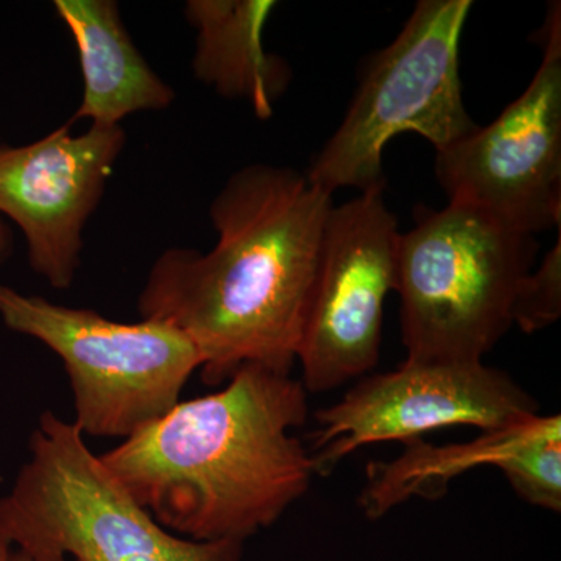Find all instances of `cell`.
<instances>
[{"instance_id": "obj_1", "label": "cell", "mask_w": 561, "mask_h": 561, "mask_svg": "<svg viewBox=\"0 0 561 561\" xmlns=\"http://www.w3.org/2000/svg\"><path fill=\"white\" fill-rule=\"evenodd\" d=\"M332 206V195L294 169H241L210 205L214 249L158 256L139 294L140 319L171 323L195 343L206 386L245 365L290 375Z\"/></svg>"}, {"instance_id": "obj_2", "label": "cell", "mask_w": 561, "mask_h": 561, "mask_svg": "<svg viewBox=\"0 0 561 561\" xmlns=\"http://www.w3.org/2000/svg\"><path fill=\"white\" fill-rule=\"evenodd\" d=\"M308 391L290 375L245 365L228 386L172 411L102 454V463L172 534L239 541L278 522L316 474L291 431Z\"/></svg>"}, {"instance_id": "obj_3", "label": "cell", "mask_w": 561, "mask_h": 561, "mask_svg": "<svg viewBox=\"0 0 561 561\" xmlns=\"http://www.w3.org/2000/svg\"><path fill=\"white\" fill-rule=\"evenodd\" d=\"M31 454L0 500V530L33 561H241L243 542L192 541L162 527L73 421L44 412Z\"/></svg>"}, {"instance_id": "obj_4", "label": "cell", "mask_w": 561, "mask_h": 561, "mask_svg": "<svg viewBox=\"0 0 561 561\" xmlns=\"http://www.w3.org/2000/svg\"><path fill=\"white\" fill-rule=\"evenodd\" d=\"M534 236L481 209L420 208L400 232L397 287L411 359L482 362L512 327V305L534 262Z\"/></svg>"}, {"instance_id": "obj_5", "label": "cell", "mask_w": 561, "mask_h": 561, "mask_svg": "<svg viewBox=\"0 0 561 561\" xmlns=\"http://www.w3.org/2000/svg\"><path fill=\"white\" fill-rule=\"evenodd\" d=\"M471 0H421L400 35L368 65L341 127L306 173L327 194L383 187L391 139L415 133L440 151L474 130L460 81Z\"/></svg>"}, {"instance_id": "obj_6", "label": "cell", "mask_w": 561, "mask_h": 561, "mask_svg": "<svg viewBox=\"0 0 561 561\" xmlns=\"http://www.w3.org/2000/svg\"><path fill=\"white\" fill-rule=\"evenodd\" d=\"M0 319L60 357L72 387L73 424L91 437L125 440L160 420L203 364L195 343L171 323H121L9 286H0Z\"/></svg>"}, {"instance_id": "obj_7", "label": "cell", "mask_w": 561, "mask_h": 561, "mask_svg": "<svg viewBox=\"0 0 561 561\" xmlns=\"http://www.w3.org/2000/svg\"><path fill=\"white\" fill-rule=\"evenodd\" d=\"M545 54L526 91L486 127L437 151L449 203L481 209L522 234L561 224V16L549 10Z\"/></svg>"}, {"instance_id": "obj_8", "label": "cell", "mask_w": 561, "mask_h": 561, "mask_svg": "<svg viewBox=\"0 0 561 561\" xmlns=\"http://www.w3.org/2000/svg\"><path fill=\"white\" fill-rule=\"evenodd\" d=\"M538 415V402L507 373L483 362L411 359L364 379L337 404L316 413V474L362 446L421 440L443 427L496 431Z\"/></svg>"}, {"instance_id": "obj_9", "label": "cell", "mask_w": 561, "mask_h": 561, "mask_svg": "<svg viewBox=\"0 0 561 561\" xmlns=\"http://www.w3.org/2000/svg\"><path fill=\"white\" fill-rule=\"evenodd\" d=\"M398 238L383 187L332 206L297 357L306 391L337 389L378 364L383 305L397 287Z\"/></svg>"}, {"instance_id": "obj_10", "label": "cell", "mask_w": 561, "mask_h": 561, "mask_svg": "<svg viewBox=\"0 0 561 561\" xmlns=\"http://www.w3.org/2000/svg\"><path fill=\"white\" fill-rule=\"evenodd\" d=\"M70 124L21 147L0 146V214L20 227L32 271L69 289L80 267L83 231L125 147L121 125Z\"/></svg>"}, {"instance_id": "obj_11", "label": "cell", "mask_w": 561, "mask_h": 561, "mask_svg": "<svg viewBox=\"0 0 561 561\" xmlns=\"http://www.w3.org/2000/svg\"><path fill=\"white\" fill-rule=\"evenodd\" d=\"M397 460L370 467L360 496L367 516L379 518L413 496H440L454 478L476 467H496L513 490L546 511H561V419L535 415L456 445L405 443Z\"/></svg>"}, {"instance_id": "obj_12", "label": "cell", "mask_w": 561, "mask_h": 561, "mask_svg": "<svg viewBox=\"0 0 561 561\" xmlns=\"http://www.w3.org/2000/svg\"><path fill=\"white\" fill-rule=\"evenodd\" d=\"M55 11L76 41L83 99L70 122L116 127L140 111L168 110L175 91L150 68L113 0H55Z\"/></svg>"}, {"instance_id": "obj_13", "label": "cell", "mask_w": 561, "mask_h": 561, "mask_svg": "<svg viewBox=\"0 0 561 561\" xmlns=\"http://www.w3.org/2000/svg\"><path fill=\"white\" fill-rule=\"evenodd\" d=\"M278 3L272 0H191L187 21L197 31L192 70L221 98L249 102L260 119L286 92L291 69L265 50V24Z\"/></svg>"}, {"instance_id": "obj_14", "label": "cell", "mask_w": 561, "mask_h": 561, "mask_svg": "<svg viewBox=\"0 0 561 561\" xmlns=\"http://www.w3.org/2000/svg\"><path fill=\"white\" fill-rule=\"evenodd\" d=\"M561 316V227L540 267L524 276L512 305V323L526 334L551 327Z\"/></svg>"}, {"instance_id": "obj_15", "label": "cell", "mask_w": 561, "mask_h": 561, "mask_svg": "<svg viewBox=\"0 0 561 561\" xmlns=\"http://www.w3.org/2000/svg\"><path fill=\"white\" fill-rule=\"evenodd\" d=\"M10 250V234L9 231H7L5 225L0 220V264L9 257Z\"/></svg>"}, {"instance_id": "obj_16", "label": "cell", "mask_w": 561, "mask_h": 561, "mask_svg": "<svg viewBox=\"0 0 561 561\" xmlns=\"http://www.w3.org/2000/svg\"><path fill=\"white\" fill-rule=\"evenodd\" d=\"M11 542L9 538L3 535V531L0 530V561H9L11 553Z\"/></svg>"}, {"instance_id": "obj_17", "label": "cell", "mask_w": 561, "mask_h": 561, "mask_svg": "<svg viewBox=\"0 0 561 561\" xmlns=\"http://www.w3.org/2000/svg\"><path fill=\"white\" fill-rule=\"evenodd\" d=\"M9 561H33L31 557L27 556V553L16 551L10 553Z\"/></svg>"}]
</instances>
